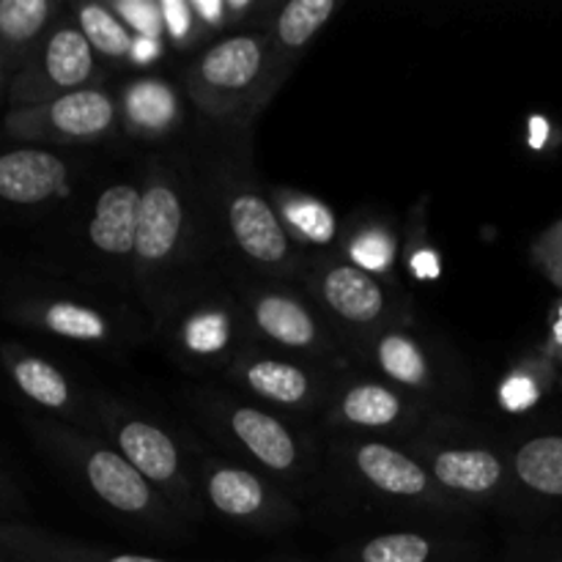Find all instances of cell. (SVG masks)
<instances>
[{"label":"cell","instance_id":"1","mask_svg":"<svg viewBox=\"0 0 562 562\" xmlns=\"http://www.w3.org/2000/svg\"><path fill=\"white\" fill-rule=\"evenodd\" d=\"M132 296L157 322L165 307L220 272L195 146H162L140 165Z\"/></svg>","mask_w":562,"mask_h":562},{"label":"cell","instance_id":"2","mask_svg":"<svg viewBox=\"0 0 562 562\" xmlns=\"http://www.w3.org/2000/svg\"><path fill=\"white\" fill-rule=\"evenodd\" d=\"M209 223L225 278L263 283H305L307 256L285 231L272 195L252 165V130H214L201 124L195 143Z\"/></svg>","mask_w":562,"mask_h":562},{"label":"cell","instance_id":"3","mask_svg":"<svg viewBox=\"0 0 562 562\" xmlns=\"http://www.w3.org/2000/svg\"><path fill=\"white\" fill-rule=\"evenodd\" d=\"M42 448L69 472L110 516L157 536H179L184 516L113 448L104 437L80 431L69 423L42 420L33 426Z\"/></svg>","mask_w":562,"mask_h":562},{"label":"cell","instance_id":"4","mask_svg":"<svg viewBox=\"0 0 562 562\" xmlns=\"http://www.w3.org/2000/svg\"><path fill=\"white\" fill-rule=\"evenodd\" d=\"M181 86L203 126L252 130L263 108L278 93L263 31L234 33L203 47L181 69Z\"/></svg>","mask_w":562,"mask_h":562},{"label":"cell","instance_id":"5","mask_svg":"<svg viewBox=\"0 0 562 562\" xmlns=\"http://www.w3.org/2000/svg\"><path fill=\"white\" fill-rule=\"evenodd\" d=\"M9 316L36 333L110 355H126L154 338L151 316L135 296L91 280L71 291H27L11 302Z\"/></svg>","mask_w":562,"mask_h":562},{"label":"cell","instance_id":"6","mask_svg":"<svg viewBox=\"0 0 562 562\" xmlns=\"http://www.w3.org/2000/svg\"><path fill=\"white\" fill-rule=\"evenodd\" d=\"M190 406L195 420L220 445L245 456L274 486L294 494L311 492L318 472L316 450L291 426L289 417L212 390L192 393Z\"/></svg>","mask_w":562,"mask_h":562},{"label":"cell","instance_id":"7","mask_svg":"<svg viewBox=\"0 0 562 562\" xmlns=\"http://www.w3.org/2000/svg\"><path fill=\"white\" fill-rule=\"evenodd\" d=\"M154 338L162 340L173 360L190 371L220 376L228 373L247 346L256 344L245 307L223 272L209 274L176 296L154 322Z\"/></svg>","mask_w":562,"mask_h":562},{"label":"cell","instance_id":"8","mask_svg":"<svg viewBox=\"0 0 562 562\" xmlns=\"http://www.w3.org/2000/svg\"><path fill=\"white\" fill-rule=\"evenodd\" d=\"M225 280L245 307L256 344L285 351L294 360L311 362L333 373L349 366L355 357L351 344L300 285L241 278Z\"/></svg>","mask_w":562,"mask_h":562},{"label":"cell","instance_id":"9","mask_svg":"<svg viewBox=\"0 0 562 562\" xmlns=\"http://www.w3.org/2000/svg\"><path fill=\"white\" fill-rule=\"evenodd\" d=\"M99 428L102 437L187 521L201 516L203 494L198 481V461L187 459V450L181 448V439L173 431L110 395H99Z\"/></svg>","mask_w":562,"mask_h":562},{"label":"cell","instance_id":"10","mask_svg":"<svg viewBox=\"0 0 562 562\" xmlns=\"http://www.w3.org/2000/svg\"><path fill=\"white\" fill-rule=\"evenodd\" d=\"M302 291L324 311L351 344L355 355L368 338L406 318L390 285L371 269L346 256H316L307 267Z\"/></svg>","mask_w":562,"mask_h":562},{"label":"cell","instance_id":"11","mask_svg":"<svg viewBox=\"0 0 562 562\" xmlns=\"http://www.w3.org/2000/svg\"><path fill=\"white\" fill-rule=\"evenodd\" d=\"M335 459L349 472V477H355L368 494L382 503L423 510L431 516H450V519L467 510V503L445 492L417 456L406 453L393 442L351 437L338 442Z\"/></svg>","mask_w":562,"mask_h":562},{"label":"cell","instance_id":"12","mask_svg":"<svg viewBox=\"0 0 562 562\" xmlns=\"http://www.w3.org/2000/svg\"><path fill=\"white\" fill-rule=\"evenodd\" d=\"M140 173L99 187L80 228L86 252V280L132 294V258H135L137 212H140Z\"/></svg>","mask_w":562,"mask_h":562},{"label":"cell","instance_id":"13","mask_svg":"<svg viewBox=\"0 0 562 562\" xmlns=\"http://www.w3.org/2000/svg\"><path fill=\"white\" fill-rule=\"evenodd\" d=\"M231 384L258 404L285 412L294 420L324 412L333 401L340 376L333 371L311 366V362L294 360V357L269 355L267 346L252 344L236 357L234 366L225 373Z\"/></svg>","mask_w":562,"mask_h":562},{"label":"cell","instance_id":"14","mask_svg":"<svg viewBox=\"0 0 562 562\" xmlns=\"http://www.w3.org/2000/svg\"><path fill=\"white\" fill-rule=\"evenodd\" d=\"M119 121V97L104 86H91L33 108H11L3 119V130L27 143L91 146L113 135Z\"/></svg>","mask_w":562,"mask_h":562},{"label":"cell","instance_id":"15","mask_svg":"<svg viewBox=\"0 0 562 562\" xmlns=\"http://www.w3.org/2000/svg\"><path fill=\"white\" fill-rule=\"evenodd\" d=\"M198 481H201L203 503L225 521L252 530H280L300 519V510L289 494L252 467L201 456Z\"/></svg>","mask_w":562,"mask_h":562},{"label":"cell","instance_id":"16","mask_svg":"<svg viewBox=\"0 0 562 562\" xmlns=\"http://www.w3.org/2000/svg\"><path fill=\"white\" fill-rule=\"evenodd\" d=\"M99 58L75 20L55 22L36 53L11 77V108H33L64 93L97 86Z\"/></svg>","mask_w":562,"mask_h":562},{"label":"cell","instance_id":"17","mask_svg":"<svg viewBox=\"0 0 562 562\" xmlns=\"http://www.w3.org/2000/svg\"><path fill=\"white\" fill-rule=\"evenodd\" d=\"M329 423L362 434L412 437L420 428L423 401L376 379H340L327 406Z\"/></svg>","mask_w":562,"mask_h":562},{"label":"cell","instance_id":"18","mask_svg":"<svg viewBox=\"0 0 562 562\" xmlns=\"http://www.w3.org/2000/svg\"><path fill=\"white\" fill-rule=\"evenodd\" d=\"M0 362H3L14 387L31 404L49 412V415L64 417L69 426L80 428V431L102 437V428H99V395L88 398V395L77 393L75 384L69 382V376L58 366L33 355V351L22 349V346H0Z\"/></svg>","mask_w":562,"mask_h":562},{"label":"cell","instance_id":"19","mask_svg":"<svg viewBox=\"0 0 562 562\" xmlns=\"http://www.w3.org/2000/svg\"><path fill=\"white\" fill-rule=\"evenodd\" d=\"M357 355H366L395 390L417 395L420 401L442 398L453 382V376L442 371L434 351H428L426 344L401 324L368 338Z\"/></svg>","mask_w":562,"mask_h":562},{"label":"cell","instance_id":"20","mask_svg":"<svg viewBox=\"0 0 562 562\" xmlns=\"http://www.w3.org/2000/svg\"><path fill=\"white\" fill-rule=\"evenodd\" d=\"M75 168L47 146H16L0 151V203L44 209L71 195Z\"/></svg>","mask_w":562,"mask_h":562},{"label":"cell","instance_id":"21","mask_svg":"<svg viewBox=\"0 0 562 562\" xmlns=\"http://www.w3.org/2000/svg\"><path fill=\"white\" fill-rule=\"evenodd\" d=\"M420 461L434 481L461 503L492 499L508 486V464L486 445L420 442Z\"/></svg>","mask_w":562,"mask_h":562},{"label":"cell","instance_id":"22","mask_svg":"<svg viewBox=\"0 0 562 562\" xmlns=\"http://www.w3.org/2000/svg\"><path fill=\"white\" fill-rule=\"evenodd\" d=\"M0 554L11 562H168L146 554L108 552L16 521H0Z\"/></svg>","mask_w":562,"mask_h":562},{"label":"cell","instance_id":"23","mask_svg":"<svg viewBox=\"0 0 562 562\" xmlns=\"http://www.w3.org/2000/svg\"><path fill=\"white\" fill-rule=\"evenodd\" d=\"M340 9V0H289L274 11L267 25L269 36V58L278 86H283L285 77L300 64L302 53L311 47L316 33L333 20Z\"/></svg>","mask_w":562,"mask_h":562},{"label":"cell","instance_id":"24","mask_svg":"<svg viewBox=\"0 0 562 562\" xmlns=\"http://www.w3.org/2000/svg\"><path fill=\"white\" fill-rule=\"evenodd\" d=\"M58 14L60 5L53 0H0V49L11 77L31 60Z\"/></svg>","mask_w":562,"mask_h":562},{"label":"cell","instance_id":"25","mask_svg":"<svg viewBox=\"0 0 562 562\" xmlns=\"http://www.w3.org/2000/svg\"><path fill=\"white\" fill-rule=\"evenodd\" d=\"M119 108L130 135L146 137V140L173 132L176 115H179L173 88L157 80H140L126 86L124 97L119 99Z\"/></svg>","mask_w":562,"mask_h":562},{"label":"cell","instance_id":"26","mask_svg":"<svg viewBox=\"0 0 562 562\" xmlns=\"http://www.w3.org/2000/svg\"><path fill=\"white\" fill-rule=\"evenodd\" d=\"M510 470L521 488L547 499H562V434H541L516 448Z\"/></svg>","mask_w":562,"mask_h":562},{"label":"cell","instance_id":"27","mask_svg":"<svg viewBox=\"0 0 562 562\" xmlns=\"http://www.w3.org/2000/svg\"><path fill=\"white\" fill-rule=\"evenodd\" d=\"M274 209H278L280 220H283L285 231L291 239L305 250V247H329L335 241V214L329 212L327 203L318 198L305 195V192L294 190H272Z\"/></svg>","mask_w":562,"mask_h":562},{"label":"cell","instance_id":"28","mask_svg":"<svg viewBox=\"0 0 562 562\" xmlns=\"http://www.w3.org/2000/svg\"><path fill=\"white\" fill-rule=\"evenodd\" d=\"M75 22L99 60H108V64H135L137 38L132 36L124 20L115 14L113 5L80 3L75 9Z\"/></svg>","mask_w":562,"mask_h":562},{"label":"cell","instance_id":"29","mask_svg":"<svg viewBox=\"0 0 562 562\" xmlns=\"http://www.w3.org/2000/svg\"><path fill=\"white\" fill-rule=\"evenodd\" d=\"M442 554V543L426 532H382L355 549V562H434Z\"/></svg>","mask_w":562,"mask_h":562},{"label":"cell","instance_id":"30","mask_svg":"<svg viewBox=\"0 0 562 562\" xmlns=\"http://www.w3.org/2000/svg\"><path fill=\"white\" fill-rule=\"evenodd\" d=\"M532 258H536L538 269L547 274L549 283L562 289V220L547 228V234L538 236V241L532 245Z\"/></svg>","mask_w":562,"mask_h":562},{"label":"cell","instance_id":"31","mask_svg":"<svg viewBox=\"0 0 562 562\" xmlns=\"http://www.w3.org/2000/svg\"><path fill=\"white\" fill-rule=\"evenodd\" d=\"M9 86H11V71H9V64H5L3 49H0V99L9 97Z\"/></svg>","mask_w":562,"mask_h":562},{"label":"cell","instance_id":"32","mask_svg":"<svg viewBox=\"0 0 562 562\" xmlns=\"http://www.w3.org/2000/svg\"><path fill=\"white\" fill-rule=\"evenodd\" d=\"M554 338H558V346H560V351H562V318H560V329H558V333H554Z\"/></svg>","mask_w":562,"mask_h":562},{"label":"cell","instance_id":"33","mask_svg":"<svg viewBox=\"0 0 562 562\" xmlns=\"http://www.w3.org/2000/svg\"><path fill=\"white\" fill-rule=\"evenodd\" d=\"M0 562H11V560H5V558H3V554H0Z\"/></svg>","mask_w":562,"mask_h":562},{"label":"cell","instance_id":"34","mask_svg":"<svg viewBox=\"0 0 562 562\" xmlns=\"http://www.w3.org/2000/svg\"><path fill=\"white\" fill-rule=\"evenodd\" d=\"M560 562H562V560H560Z\"/></svg>","mask_w":562,"mask_h":562}]
</instances>
